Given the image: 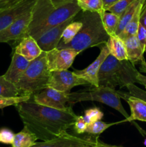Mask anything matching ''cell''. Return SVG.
I'll return each mask as SVG.
<instances>
[{
    "label": "cell",
    "mask_w": 146,
    "mask_h": 147,
    "mask_svg": "<svg viewBox=\"0 0 146 147\" xmlns=\"http://www.w3.org/2000/svg\"><path fill=\"white\" fill-rule=\"evenodd\" d=\"M24 126L42 142L60 136L73 126L77 116L70 106L64 110L37 103L32 99L15 106Z\"/></svg>",
    "instance_id": "cell-1"
},
{
    "label": "cell",
    "mask_w": 146,
    "mask_h": 147,
    "mask_svg": "<svg viewBox=\"0 0 146 147\" xmlns=\"http://www.w3.org/2000/svg\"><path fill=\"white\" fill-rule=\"evenodd\" d=\"M77 1L55 7L50 0H37L31 9V17L26 36L36 40L42 34L64 22L74 18L81 11Z\"/></svg>",
    "instance_id": "cell-2"
},
{
    "label": "cell",
    "mask_w": 146,
    "mask_h": 147,
    "mask_svg": "<svg viewBox=\"0 0 146 147\" xmlns=\"http://www.w3.org/2000/svg\"><path fill=\"white\" fill-rule=\"evenodd\" d=\"M77 15L79 21L82 23L80 31L71 42L59 43L57 48H70L81 53L90 47L106 44L110 35L104 30L101 16L97 12L82 10Z\"/></svg>",
    "instance_id": "cell-3"
},
{
    "label": "cell",
    "mask_w": 146,
    "mask_h": 147,
    "mask_svg": "<svg viewBox=\"0 0 146 147\" xmlns=\"http://www.w3.org/2000/svg\"><path fill=\"white\" fill-rule=\"evenodd\" d=\"M139 71L128 60H120L109 55L100 67L98 73L99 86L114 88L126 87L137 83Z\"/></svg>",
    "instance_id": "cell-4"
},
{
    "label": "cell",
    "mask_w": 146,
    "mask_h": 147,
    "mask_svg": "<svg viewBox=\"0 0 146 147\" xmlns=\"http://www.w3.org/2000/svg\"><path fill=\"white\" fill-rule=\"evenodd\" d=\"M50 73L46 52L43 51L39 57L30 61L28 67L15 86L22 94L34 95L48 87Z\"/></svg>",
    "instance_id": "cell-5"
},
{
    "label": "cell",
    "mask_w": 146,
    "mask_h": 147,
    "mask_svg": "<svg viewBox=\"0 0 146 147\" xmlns=\"http://www.w3.org/2000/svg\"><path fill=\"white\" fill-rule=\"evenodd\" d=\"M68 103L74 104L82 101H96L105 104L117 111L128 121L130 118L121 103V98L120 97L117 90L114 88L105 87V86H97L90 89L88 91L73 92L67 94Z\"/></svg>",
    "instance_id": "cell-6"
},
{
    "label": "cell",
    "mask_w": 146,
    "mask_h": 147,
    "mask_svg": "<svg viewBox=\"0 0 146 147\" xmlns=\"http://www.w3.org/2000/svg\"><path fill=\"white\" fill-rule=\"evenodd\" d=\"M102 143L97 136L80 137L66 131L51 140L36 142L31 147H99Z\"/></svg>",
    "instance_id": "cell-7"
},
{
    "label": "cell",
    "mask_w": 146,
    "mask_h": 147,
    "mask_svg": "<svg viewBox=\"0 0 146 147\" xmlns=\"http://www.w3.org/2000/svg\"><path fill=\"white\" fill-rule=\"evenodd\" d=\"M91 86L85 79L77 76L74 71L54 70L50 73L48 82V87L52 88L64 93H70V90L75 86Z\"/></svg>",
    "instance_id": "cell-8"
},
{
    "label": "cell",
    "mask_w": 146,
    "mask_h": 147,
    "mask_svg": "<svg viewBox=\"0 0 146 147\" xmlns=\"http://www.w3.org/2000/svg\"><path fill=\"white\" fill-rule=\"evenodd\" d=\"M37 0H17L0 7V31L25 13L31 11Z\"/></svg>",
    "instance_id": "cell-9"
},
{
    "label": "cell",
    "mask_w": 146,
    "mask_h": 147,
    "mask_svg": "<svg viewBox=\"0 0 146 147\" xmlns=\"http://www.w3.org/2000/svg\"><path fill=\"white\" fill-rule=\"evenodd\" d=\"M80 52L70 48H54L46 52L47 64L50 71L68 70Z\"/></svg>",
    "instance_id": "cell-10"
},
{
    "label": "cell",
    "mask_w": 146,
    "mask_h": 147,
    "mask_svg": "<svg viewBox=\"0 0 146 147\" xmlns=\"http://www.w3.org/2000/svg\"><path fill=\"white\" fill-rule=\"evenodd\" d=\"M31 17V10L25 13L11 23L4 30L0 31V42H19L26 36Z\"/></svg>",
    "instance_id": "cell-11"
},
{
    "label": "cell",
    "mask_w": 146,
    "mask_h": 147,
    "mask_svg": "<svg viewBox=\"0 0 146 147\" xmlns=\"http://www.w3.org/2000/svg\"><path fill=\"white\" fill-rule=\"evenodd\" d=\"M32 99L38 104L60 110L65 109L67 107L66 104L68 103L67 93L50 87L32 95Z\"/></svg>",
    "instance_id": "cell-12"
},
{
    "label": "cell",
    "mask_w": 146,
    "mask_h": 147,
    "mask_svg": "<svg viewBox=\"0 0 146 147\" xmlns=\"http://www.w3.org/2000/svg\"><path fill=\"white\" fill-rule=\"evenodd\" d=\"M74 19L75 17L70 19L62 24L47 30L44 34L40 35L37 40V42L41 50L44 52H48L56 48L61 41L62 33L65 27Z\"/></svg>",
    "instance_id": "cell-13"
},
{
    "label": "cell",
    "mask_w": 146,
    "mask_h": 147,
    "mask_svg": "<svg viewBox=\"0 0 146 147\" xmlns=\"http://www.w3.org/2000/svg\"><path fill=\"white\" fill-rule=\"evenodd\" d=\"M109 55H110V51L106 45L104 44V45L101 47L100 54L92 63H91L90 65L87 66L84 69L74 70V72L77 76L87 80L91 86H94V87H97L99 86L98 73L100 71V67Z\"/></svg>",
    "instance_id": "cell-14"
},
{
    "label": "cell",
    "mask_w": 146,
    "mask_h": 147,
    "mask_svg": "<svg viewBox=\"0 0 146 147\" xmlns=\"http://www.w3.org/2000/svg\"><path fill=\"white\" fill-rule=\"evenodd\" d=\"M118 94L121 98H123L130 108L131 114L128 121L134 120L146 122V101L141 98L135 97L130 93L118 91Z\"/></svg>",
    "instance_id": "cell-15"
},
{
    "label": "cell",
    "mask_w": 146,
    "mask_h": 147,
    "mask_svg": "<svg viewBox=\"0 0 146 147\" xmlns=\"http://www.w3.org/2000/svg\"><path fill=\"white\" fill-rule=\"evenodd\" d=\"M29 63L30 61L21 55L14 53L9 67L3 76L9 81L16 85L27 70Z\"/></svg>",
    "instance_id": "cell-16"
},
{
    "label": "cell",
    "mask_w": 146,
    "mask_h": 147,
    "mask_svg": "<svg viewBox=\"0 0 146 147\" xmlns=\"http://www.w3.org/2000/svg\"><path fill=\"white\" fill-rule=\"evenodd\" d=\"M42 52L37 40L31 36L27 35L17 43L14 53L21 55L27 60L31 61L39 57Z\"/></svg>",
    "instance_id": "cell-17"
},
{
    "label": "cell",
    "mask_w": 146,
    "mask_h": 147,
    "mask_svg": "<svg viewBox=\"0 0 146 147\" xmlns=\"http://www.w3.org/2000/svg\"><path fill=\"white\" fill-rule=\"evenodd\" d=\"M127 52V60L135 66L140 64L142 60H144V52L140 46L136 35L130 36L124 39Z\"/></svg>",
    "instance_id": "cell-18"
},
{
    "label": "cell",
    "mask_w": 146,
    "mask_h": 147,
    "mask_svg": "<svg viewBox=\"0 0 146 147\" xmlns=\"http://www.w3.org/2000/svg\"><path fill=\"white\" fill-rule=\"evenodd\" d=\"M106 46L110 51V54L120 60H127V52L124 40L117 35L110 36L106 42Z\"/></svg>",
    "instance_id": "cell-19"
},
{
    "label": "cell",
    "mask_w": 146,
    "mask_h": 147,
    "mask_svg": "<svg viewBox=\"0 0 146 147\" xmlns=\"http://www.w3.org/2000/svg\"><path fill=\"white\" fill-rule=\"evenodd\" d=\"M37 140V136L24 126L21 131L15 134L11 146L12 147H31Z\"/></svg>",
    "instance_id": "cell-20"
},
{
    "label": "cell",
    "mask_w": 146,
    "mask_h": 147,
    "mask_svg": "<svg viewBox=\"0 0 146 147\" xmlns=\"http://www.w3.org/2000/svg\"><path fill=\"white\" fill-rule=\"evenodd\" d=\"M144 1L145 0H134V1L125 10L124 12L120 17L118 25H117L116 31L115 32V35H119L122 32V31L124 30L127 23L133 18V15L135 13L136 10H137V7L140 5V3Z\"/></svg>",
    "instance_id": "cell-21"
},
{
    "label": "cell",
    "mask_w": 146,
    "mask_h": 147,
    "mask_svg": "<svg viewBox=\"0 0 146 147\" xmlns=\"http://www.w3.org/2000/svg\"><path fill=\"white\" fill-rule=\"evenodd\" d=\"M144 1H143L142 3H140V5L137 7V10H136L135 13L133 15V18L131 19L130 22L127 23V24L126 25V27H125L124 30L122 31V32L120 33L119 35V37L121 39L124 40L126 37H130V36L133 35H136L137 34V32L138 30L139 24H140V12H141L142 7H143V4H144Z\"/></svg>",
    "instance_id": "cell-22"
},
{
    "label": "cell",
    "mask_w": 146,
    "mask_h": 147,
    "mask_svg": "<svg viewBox=\"0 0 146 147\" xmlns=\"http://www.w3.org/2000/svg\"><path fill=\"white\" fill-rule=\"evenodd\" d=\"M102 21L104 30L110 36L115 34L117 25H118L120 17L110 11H105L101 16Z\"/></svg>",
    "instance_id": "cell-23"
},
{
    "label": "cell",
    "mask_w": 146,
    "mask_h": 147,
    "mask_svg": "<svg viewBox=\"0 0 146 147\" xmlns=\"http://www.w3.org/2000/svg\"><path fill=\"white\" fill-rule=\"evenodd\" d=\"M23 95L24 94L16 87L15 85L7 80L4 76H0V96L17 97Z\"/></svg>",
    "instance_id": "cell-24"
},
{
    "label": "cell",
    "mask_w": 146,
    "mask_h": 147,
    "mask_svg": "<svg viewBox=\"0 0 146 147\" xmlns=\"http://www.w3.org/2000/svg\"><path fill=\"white\" fill-rule=\"evenodd\" d=\"M82 26V23L80 21H75V19L72 22L70 23L62 33L61 41L60 42V44H67L71 42L74 38L78 32L81 29Z\"/></svg>",
    "instance_id": "cell-25"
},
{
    "label": "cell",
    "mask_w": 146,
    "mask_h": 147,
    "mask_svg": "<svg viewBox=\"0 0 146 147\" xmlns=\"http://www.w3.org/2000/svg\"><path fill=\"white\" fill-rule=\"evenodd\" d=\"M77 3L82 11L97 12L100 16L105 11L103 7L102 0H85L83 1H77Z\"/></svg>",
    "instance_id": "cell-26"
},
{
    "label": "cell",
    "mask_w": 146,
    "mask_h": 147,
    "mask_svg": "<svg viewBox=\"0 0 146 147\" xmlns=\"http://www.w3.org/2000/svg\"><path fill=\"white\" fill-rule=\"evenodd\" d=\"M118 123H107L102 121H97L87 125V129L85 131V133L88 134L92 135V136H97L101 134L106 129H108L110 126H113L115 124H117Z\"/></svg>",
    "instance_id": "cell-27"
},
{
    "label": "cell",
    "mask_w": 146,
    "mask_h": 147,
    "mask_svg": "<svg viewBox=\"0 0 146 147\" xmlns=\"http://www.w3.org/2000/svg\"><path fill=\"white\" fill-rule=\"evenodd\" d=\"M32 95H23L17 97H2L0 96V109L10 106H16L21 102L27 101L31 98Z\"/></svg>",
    "instance_id": "cell-28"
},
{
    "label": "cell",
    "mask_w": 146,
    "mask_h": 147,
    "mask_svg": "<svg viewBox=\"0 0 146 147\" xmlns=\"http://www.w3.org/2000/svg\"><path fill=\"white\" fill-rule=\"evenodd\" d=\"M103 116L104 114L100 110V109L94 107L93 109H90L84 111V116H83V118L87 125H89L90 123L97 121L102 120Z\"/></svg>",
    "instance_id": "cell-29"
},
{
    "label": "cell",
    "mask_w": 146,
    "mask_h": 147,
    "mask_svg": "<svg viewBox=\"0 0 146 147\" xmlns=\"http://www.w3.org/2000/svg\"><path fill=\"white\" fill-rule=\"evenodd\" d=\"M134 1V0H120L113 4V6L107 9V11L113 12L120 17L121 14L125 11V10Z\"/></svg>",
    "instance_id": "cell-30"
},
{
    "label": "cell",
    "mask_w": 146,
    "mask_h": 147,
    "mask_svg": "<svg viewBox=\"0 0 146 147\" xmlns=\"http://www.w3.org/2000/svg\"><path fill=\"white\" fill-rule=\"evenodd\" d=\"M14 134L13 131L7 128H2L0 129V142L5 144H12L14 139Z\"/></svg>",
    "instance_id": "cell-31"
},
{
    "label": "cell",
    "mask_w": 146,
    "mask_h": 147,
    "mask_svg": "<svg viewBox=\"0 0 146 147\" xmlns=\"http://www.w3.org/2000/svg\"><path fill=\"white\" fill-rule=\"evenodd\" d=\"M73 127H74V131L77 134H82L85 133V131L87 127V123L85 122L82 116H77L74 125H73Z\"/></svg>",
    "instance_id": "cell-32"
},
{
    "label": "cell",
    "mask_w": 146,
    "mask_h": 147,
    "mask_svg": "<svg viewBox=\"0 0 146 147\" xmlns=\"http://www.w3.org/2000/svg\"><path fill=\"white\" fill-rule=\"evenodd\" d=\"M127 90H129V93L133 96H135V97L141 98L143 100L146 101V91L143 90V89L140 88L137 86H136L135 84H129L126 86Z\"/></svg>",
    "instance_id": "cell-33"
},
{
    "label": "cell",
    "mask_w": 146,
    "mask_h": 147,
    "mask_svg": "<svg viewBox=\"0 0 146 147\" xmlns=\"http://www.w3.org/2000/svg\"><path fill=\"white\" fill-rule=\"evenodd\" d=\"M136 36L143 52L146 53V29L142 24H139L138 30H137Z\"/></svg>",
    "instance_id": "cell-34"
},
{
    "label": "cell",
    "mask_w": 146,
    "mask_h": 147,
    "mask_svg": "<svg viewBox=\"0 0 146 147\" xmlns=\"http://www.w3.org/2000/svg\"><path fill=\"white\" fill-rule=\"evenodd\" d=\"M140 24H142L146 29V0L142 7L140 16Z\"/></svg>",
    "instance_id": "cell-35"
},
{
    "label": "cell",
    "mask_w": 146,
    "mask_h": 147,
    "mask_svg": "<svg viewBox=\"0 0 146 147\" xmlns=\"http://www.w3.org/2000/svg\"><path fill=\"white\" fill-rule=\"evenodd\" d=\"M120 0H102L103 2V7H104V11H107V9L110 8L111 6L117 3Z\"/></svg>",
    "instance_id": "cell-36"
},
{
    "label": "cell",
    "mask_w": 146,
    "mask_h": 147,
    "mask_svg": "<svg viewBox=\"0 0 146 147\" xmlns=\"http://www.w3.org/2000/svg\"><path fill=\"white\" fill-rule=\"evenodd\" d=\"M137 83L143 85V86L146 88V76L141 74V73L139 72V73H137Z\"/></svg>",
    "instance_id": "cell-37"
},
{
    "label": "cell",
    "mask_w": 146,
    "mask_h": 147,
    "mask_svg": "<svg viewBox=\"0 0 146 147\" xmlns=\"http://www.w3.org/2000/svg\"><path fill=\"white\" fill-rule=\"evenodd\" d=\"M52 4L55 7H58V6L62 5V4H64L65 3L70 2V1H74V0H50Z\"/></svg>",
    "instance_id": "cell-38"
},
{
    "label": "cell",
    "mask_w": 146,
    "mask_h": 147,
    "mask_svg": "<svg viewBox=\"0 0 146 147\" xmlns=\"http://www.w3.org/2000/svg\"><path fill=\"white\" fill-rule=\"evenodd\" d=\"M140 70L142 73H146V62L145 59L142 60L141 63H140Z\"/></svg>",
    "instance_id": "cell-39"
},
{
    "label": "cell",
    "mask_w": 146,
    "mask_h": 147,
    "mask_svg": "<svg viewBox=\"0 0 146 147\" xmlns=\"http://www.w3.org/2000/svg\"><path fill=\"white\" fill-rule=\"evenodd\" d=\"M15 1H17V0H0V7H4V6L7 5V4L12 3Z\"/></svg>",
    "instance_id": "cell-40"
},
{
    "label": "cell",
    "mask_w": 146,
    "mask_h": 147,
    "mask_svg": "<svg viewBox=\"0 0 146 147\" xmlns=\"http://www.w3.org/2000/svg\"><path fill=\"white\" fill-rule=\"evenodd\" d=\"M99 147H123L122 146H115V145H109V144H106L102 143V145Z\"/></svg>",
    "instance_id": "cell-41"
},
{
    "label": "cell",
    "mask_w": 146,
    "mask_h": 147,
    "mask_svg": "<svg viewBox=\"0 0 146 147\" xmlns=\"http://www.w3.org/2000/svg\"><path fill=\"white\" fill-rule=\"evenodd\" d=\"M143 144H144V145H145V146H146V139H145V141H144V142H143Z\"/></svg>",
    "instance_id": "cell-42"
},
{
    "label": "cell",
    "mask_w": 146,
    "mask_h": 147,
    "mask_svg": "<svg viewBox=\"0 0 146 147\" xmlns=\"http://www.w3.org/2000/svg\"><path fill=\"white\" fill-rule=\"evenodd\" d=\"M77 1H85V0H76Z\"/></svg>",
    "instance_id": "cell-43"
}]
</instances>
